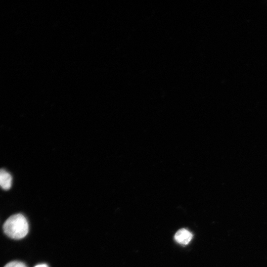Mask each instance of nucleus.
<instances>
[{
  "instance_id": "f257e3e1",
  "label": "nucleus",
  "mask_w": 267,
  "mask_h": 267,
  "mask_svg": "<svg viewBox=\"0 0 267 267\" xmlns=\"http://www.w3.org/2000/svg\"><path fill=\"white\" fill-rule=\"evenodd\" d=\"M3 229L8 237L15 239H20L27 234L29 230L28 223L23 215H13L5 222Z\"/></svg>"
},
{
  "instance_id": "f03ea898",
  "label": "nucleus",
  "mask_w": 267,
  "mask_h": 267,
  "mask_svg": "<svg viewBox=\"0 0 267 267\" xmlns=\"http://www.w3.org/2000/svg\"><path fill=\"white\" fill-rule=\"evenodd\" d=\"M176 241L182 245L188 244L192 238V234L187 229H179L175 235Z\"/></svg>"
},
{
  "instance_id": "7ed1b4c3",
  "label": "nucleus",
  "mask_w": 267,
  "mask_h": 267,
  "mask_svg": "<svg viewBox=\"0 0 267 267\" xmlns=\"http://www.w3.org/2000/svg\"><path fill=\"white\" fill-rule=\"evenodd\" d=\"M12 183V177L6 170L0 169V187L4 190L9 189Z\"/></svg>"
},
{
  "instance_id": "20e7f679",
  "label": "nucleus",
  "mask_w": 267,
  "mask_h": 267,
  "mask_svg": "<svg viewBox=\"0 0 267 267\" xmlns=\"http://www.w3.org/2000/svg\"><path fill=\"white\" fill-rule=\"evenodd\" d=\"M4 267H27L23 263L18 261H13L6 264Z\"/></svg>"
},
{
  "instance_id": "39448f33",
  "label": "nucleus",
  "mask_w": 267,
  "mask_h": 267,
  "mask_svg": "<svg viewBox=\"0 0 267 267\" xmlns=\"http://www.w3.org/2000/svg\"><path fill=\"white\" fill-rule=\"evenodd\" d=\"M35 267H48L45 264H40V265H37Z\"/></svg>"
}]
</instances>
